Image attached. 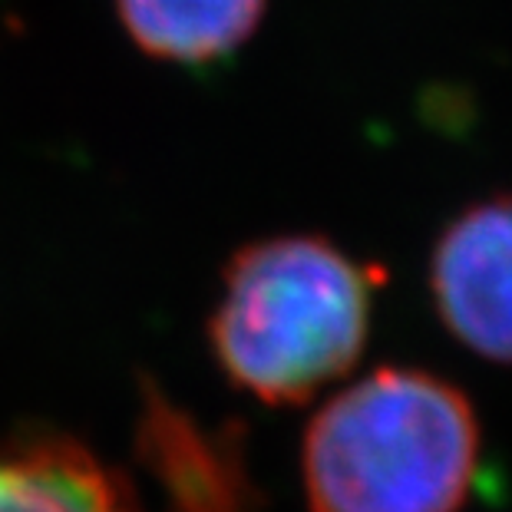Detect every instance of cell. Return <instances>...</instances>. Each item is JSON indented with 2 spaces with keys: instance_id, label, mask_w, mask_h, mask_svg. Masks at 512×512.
<instances>
[{
  "instance_id": "1",
  "label": "cell",
  "mask_w": 512,
  "mask_h": 512,
  "mask_svg": "<svg viewBox=\"0 0 512 512\" xmlns=\"http://www.w3.org/2000/svg\"><path fill=\"white\" fill-rule=\"evenodd\" d=\"M483 460L473 400L423 367H377L304 430L311 512H463Z\"/></svg>"
},
{
  "instance_id": "2",
  "label": "cell",
  "mask_w": 512,
  "mask_h": 512,
  "mask_svg": "<svg viewBox=\"0 0 512 512\" xmlns=\"http://www.w3.org/2000/svg\"><path fill=\"white\" fill-rule=\"evenodd\" d=\"M384 271L321 235L242 248L212 314V351L235 387L265 403H304L361 361Z\"/></svg>"
},
{
  "instance_id": "3",
  "label": "cell",
  "mask_w": 512,
  "mask_h": 512,
  "mask_svg": "<svg viewBox=\"0 0 512 512\" xmlns=\"http://www.w3.org/2000/svg\"><path fill=\"white\" fill-rule=\"evenodd\" d=\"M427 288L456 344L512 367V192L470 202L440 228Z\"/></svg>"
},
{
  "instance_id": "4",
  "label": "cell",
  "mask_w": 512,
  "mask_h": 512,
  "mask_svg": "<svg viewBox=\"0 0 512 512\" xmlns=\"http://www.w3.org/2000/svg\"><path fill=\"white\" fill-rule=\"evenodd\" d=\"M0 512H139L123 476L67 440L0 446Z\"/></svg>"
},
{
  "instance_id": "5",
  "label": "cell",
  "mask_w": 512,
  "mask_h": 512,
  "mask_svg": "<svg viewBox=\"0 0 512 512\" xmlns=\"http://www.w3.org/2000/svg\"><path fill=\"white\" fill-rule=\"evenodd\" d=\"M123 27L149 57L209 67L242 50L268 0H116Z\"/></svg>"
}]
</instances>
